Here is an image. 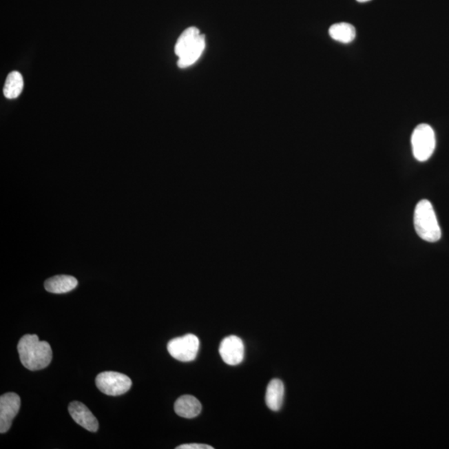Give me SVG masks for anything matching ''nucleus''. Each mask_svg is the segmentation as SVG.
Here are the masks:
<instances>
[{"instance_id":"nucleus-1","label":"nucleus","mask_w":449,"mask_h":449,"mask_svg":"<svg viewBox=\"0 0 449 449\" xmlns=\"http://www.w3.org/2000/svg\"><path fill=\"white\" fill-rule=\"evenodd\" d=\"M18 351L23 366L32 371L49 366L53 358L50 344L40 342L36 335L23 336L18 344Z\"/></svg>"},{"instance_id":"nucleus-2","label":"nucleus","mask_w":449,"mask_h":449,"mask_svg":"<svg viewBox=\"0 0 449 449\" xmlns=\"http://www.w3.org/2000/svg\"><path fill=\"white\" fill-rule=\"evenodd\" d=\"M414 222L417 234L421 239L428 242H436L440 240L442 232L430 200H422L417 204Z\"/></svg>"},{"instance_id":"nucleus-3","label":"nucleus","mask_w":449,"mask_h":449,"mask_svg":"<svg viewBox=\"0 0 449 449\" xmlns=\"http://www.w3.org/2000/svg\"><path fill=\"white\" fill-rule=\"evenodd\" d=\"M413 154L419 162H426L434 154L436 138L434 129L428 124H419L411 137Z\"/></svg>"},{"instance_id":"nucleus-4","label":"nucleus","mask_w":449,"mask_h":449,"mask_svg":"<svg viewBox=\"0 0 449 449\" xmlns=\"http://www.w3.org/2000/svg\"><path fill=\"white\" fill-rule=\"evenodd\" d=\"M96 386L107 395L119 396L125 394L132 387L129 377L118 372L100 373L96 378Z\"/></svg>"},{"instance_id":"nucleus-5","label":"nucleus","mask_w":449,"mask_h":449,"mask_svg":"<svg viewBox=\"0 0 449 449\" xmlns=\"http://www.w3.org/2000/svg\"><path fill=\"white\" fill-rule=\"evenodd\" d=\"M199 339L194 335L187 334L171 340L167 344V351L174 359L182 362H190L198 356Z\"/></svg>"},{"instance_id":"nucleus-6","label":"nucleus","mask_w":449,"mask_h":449,"mask_svg":"<svg viewBox=\"0 0 449 449\" xmlns=\"http://www.w3.org/2000/svg\"><path fill=\"white\" fill-rule=\"evenodd\" d=\"M21 404L19 396L15 393H7L0 397V432L6 434L10 428Z\"/></svg>"},{"instance_id":"nucleus-7","label":"nucleus","mask_w":449,"mask_h":449,"mask_svg":"<svg viewBox=\"0 0 449 449\" xmlns=\"http://www.w3.org/2000/svg\"><path fill=\"white\" fill-rule=\"evenodd\" d=\"M219 352L224 363L231 366H238L244 359L243 342L238 336H228L220 343Z\"/></svg>"},{"instance_id":"nucleus-8","label":"nucleus","mask_w":449,"mask_h":449,"mask_svg":"<svg viewBox=\"0 0 449 449\" xmlns=\"http://www.w3.org/2000/svg\"><path fill=\"white\" fill-rule=\"evenodd\" d=\"M69 412L72 418L76 423L90 432H97L98 422L97 418L93 415L87 407L83 404L74 401L69 406Z\"/></svg>"},{"instance_id":"nucleus-9","label":"nucleus","mask_w":449,"mask_h":449,"mask_svg":"<svg viewBox=\"0 0 449 449\" xmlns=\"http://www.w3.org/2000/svg\"><path fill=\"white\" fill-rule=\"evenodd\" d=\"M200 401L191 395H183L176 401L174 410L176 414L182 418L194 419L202 411Z\"/></svg>"},{"instance_id":"nucleus-10","label":"nucleus","mask_w":449,"mask_h":449,"mask_svg":"<svg viewBox=\"0 0 449 449\" xmlns=\"http://www.w3.org/2000/svg\"><path fill=\"white\" fill-rule=\"evenodd\" d=\"M78 286V280L71 275H56L48 279L44 283L46 291L54 294H64L70 292Z\"/></svg>"},{"instance_id":"nucleus-11","label":"nucleus","mask_w":449,"mask_h":449,"mask_svg":"<svg viewBox=\"0 0 449 449\" xmlns=\"http://www.w3.org/2000/svg\"><path fill=\"white\" fill-rule=\"evenodd\" d=\"M284 386L282 380L274 379L269 383L266 393V403L272 411H279L282 407Z\"/></svg>"},{"instance_id":"nucleus-12","label":"nucleus","mask_w":449,"mask_h":449,"mask_svg":"<svg viewBox=\"0 0 449 449\" xmlns=\"http://www.w3.org/2000/svg\"><path fill=\"white\" fill-rule=\"evenodd\" d=\"M206 48L205 35L200 34L196 41L194 43L189 50H188L182 57L179 58L178 65L180 69H187V67L194 65L200 58Z\"/></svg>"},{"instance_id":"nucleus-13","label":"nucleus","mask_w":449,"mask_h":449,"mask_svg":"<svg viewBox=\"0 0 449 449\" xmlns=\"http://www.w3.org/2000/svg\"><path fill=\"white\" fill-rule=\"evenodd\" d=\"M328 34L337 42L348 43L354 41L356 36L355 28L348 23H338L328 30Z\"/></svg>"},{"instance_id":"nucleus-14","label":"nucleus","mask_w":449,"mask_h":449,"mask_svg":"<svg viewBox=\"0 0 449 449\" xmlns=\"http://www.w3.org/2000/svg\"><path fill=\"white\" fill-rule=\"evenodd\" d=\"M200 34L199 30L196 27L187 28L184 30L176 43L174 49L176 55L179 58L182 57L194 45Z\"/></svg>"},{"instance_id":"nucleus-15","label":"nucleus","mask_w":449,"mask_h":449,"mask_svg":"<svg viewBox=\"0 0 449 449\" xmlns=\"http://www.w3.org/2000/svg\"><path fill=\"white\" fill-rule=\"evenodd\" d=\"M23 88V79L21 74L17 71L11 72L8 75L5 87H3V94L8 99L17 98L21 94Z\"/></svg>"},{"instance_id":"nucleus-16","label":"nucleus","mask_w":449,"mask_h":449,"mask_svg":"<svg viewBox=\"0 0 449 449\" xmlns=\"http://www.w3.org/2000/svg\"><path fill=\"white\" fill-rule=\"evenodd\" d=\"M176 449H213L210 445L200 443L183 444L178 446Z\"/></svg>"},{"instance_id":"nucleus-17","label":"nucleus","mask_w":449,"mask_h":449,"mask_svg":"<svg viewBox=\"0 0 449 449\" xmlns=\"http://www.w3.org/2000/svg\"><path fill=\"white\" fill-rule=\"evenodd\" d=\"M356 1H358L359 3H366V2L370 1V0H356Z\"/></svg>"}]
</instances>
